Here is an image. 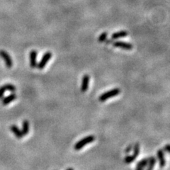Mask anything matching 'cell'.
<instances>
[{"label": "cell", "mask_w": 170, "mask_h": 170, "mask_svg": "<svg viewBox=\"0 0 170 170\" xmlns=\"http://www.w3.org/2000/svg\"><path fill=\"white\" fill-rule=\"evenodd\" d=\"M95 137L94 136H88L86 138H84L83 139L80 140L79 141H78L77 143L75 145V150H79L85 147V145H87V144L91 143V142L94 141Z\"/></svg>", "instance_id": "cell-1"}, {"label": "cell", "mask_w": 170, "mask_h": 170, "mask_svg": "<svg viewBox=\"0 0 170 170\" xmlns=\"http://www.w3.org/2000/svg\"><path fill=\"white\" fill-rule=\"evenodd\" d=\"M120 93H121V89H118V88H116V89H111L110 91H106V92L100 95L99 99V101L103 102V101H105L106 100H107V99L116 97V96L118 95Z\"/></svg>", "instance_id": "cell-2"}, {"label": "cell", "mask_w": 170, "mask_h": 170, "mask_svg": "<svg viewBox=\"0 0 170 170\" xmlns=\"http://www.w3.org/2000/svg\"><path fill=\"white\" fill-rule=\"evenodd\" d=\"M52 56V54L51 52H46V53L43 55V56L42 57L41 60H40V62H38V64H37V67L39 70H43V68L46 67V65L48 63V61L51 59Z\"/></svg>", "instance_id": "cell-3"}, {"label": "cell", "mask_w": 170, "mask_h": 170, "mask_svg": "<svg viewBox=\"0 0 170 170\" xmlns=\"http://www.w3.org/2000/svg\"><path fill=\"white\" fill-rule=\"evenodd\" d=\"M0 56L1 57V58L4 60V61L5 62L6 66L8 68H11L13 66V60L11 59V56L8 54L7 52H6L5 50H0Z\"/></svg>", "instance_id": "cell-4"}, {"label": "cell", "mask_w": 170, "mask_h": 170, "mask_svg": "<svg viewBox=\"0 0 170 170\" xmlns=\"http://www.w3.org/2000/svg\"><path fill=\"white\" fill-rule=\"evenodd\" d=\"M113 46L116 47V48H121L123 50H131L133 48V46L132 44L128 43L126 42H123V41H116L112 43Z\"/></svg>", "instance_id": "cell-5"}, {"label": "cell", "mask_w": 170, "mask_h": 170, "mask_svg": "<svg viewBox=\"0 0 170 170\" xmlns=\"http://www.w3.org/2000/svg\"><path fill=\"white\" fill-rule=\"evenodd\" d=\"M16 90V87L14 85L11 84H7V85H3L2 87H0V99H1L4 97V94L7 91L13 92Z\"/></svg>", "instance_id": "cell-6"}, {"label": "cell", "mask_w": 170, "mask_h": 170, "mask_svg": "<svg viewBox=\"0 0 170 170\" xmlns=\"http://www.w3.org/2000/svg\"><path fill=\"white\" fill-rule=\"evenodd\" d=\"M89 76L88 75H85L82 78V82L81 86V91L82 92H86L87 91L88 87H89Z\"/></svg>", "instance_id": "cell-7"}, {"label": "cell", "mask_w": 170, "mask_h": 170, "mask_svg": "<svg viewBox=\"0 0 170 170\" xmlns=\"http://www.w3.org/2000/svg\"><path fill=\"white\" fill-rule=\"evenodd\" d=\"M157 157L159 160L160 163V167H165L166 165V160H165V153H164L163 150H158L157 152Z\"/></svg>", "instance_id": "cell-8"}, {"label": "cell", "mask_w": 170, "mask_h": 170, "mask_svg": "<svg viewBox=\"0 0 170 170\" xmlns=\"http://www.w3.org/2000/svg\"><path fill=\"white\" fill-rule=\"evenodd\" d=\"M30 66L32 68L37 67V52L31 50L30 52Z\"/></svg>", "instance_id": "cell-9"}, {"label": "cell", "mask_w": 170, "mask_h": 170, "mask_svg": "<svg viewBox=\"0 0 170 170\" xmlns=\"http://www.w3.org/2000/svg\"><path fill=\"white\" fill-rule=\"evenodd\" d=\"M10 130L14 134L16 138H18V139H21V138H22L23 137H24L22 133V131H21L20 129H19L16 126H15V125H12V126L10 127Z\"/></svg>", "instance_id": "cell-10"}, {"label": "cell", "mask_w": 170, "mask_h": 170, "mask_svg": "<svg viewBox=\"0 0 170 170\" xmlns=\"http://www.w3.org/2000/svg\"><path fill=\"white\" fill-rule=\"evenodd\" d=\"M128 33L126 31H121L118 32L114 33L111 36V39L112 40H116V39L120 38H124V37H126L128 36Z\"/></svg>", "instance_id": "cell-11"}, {"label": "cell", "mask_w": 170, "mask_h": 170, "mask_svg": "<svg viewBox=\"0 0 170 170\" xmlns=\"http://www.w3.org/2000/svg\"><path fill=\"white\" fill-rule=\"evenodd\" d=\"M16 99V95L14 93H11V94H9L8 97H5V98L3 99L2 104L4 105V106H6V105H8L9 103L12 102L13 101H14Z\"/></svg>", "instance_id": "cell-12"}, {"label": "cell", "mask_w": 170, "mask_h": 170, "mask_svg": "<svg viewBox=\"0 0 170 170\" xmlns=\"http://www.w3.org/2000/svg\"><path fill=\"white\" fill-rule=\"evenodd\" d=\"M148 158H144L143 160H140L139 163L137 165L136 170H144L145 167L148 165Z\"/></svg>", "instance_id": "cell-13"}, {"label": "cell", "mask_w": 170, "mask_h": 170, "mask_svg": "<svg viewBox=\"0 0 170 170\" xmlns=\"http://www.w3.org/2000/svg\"><path fill=\"white\" fill-rule=\"evenodd\" d=\"M29 129H30V125H29L28 121L26 120L23 121L22 124V130H21L23 136H26V135L28 133Z\"/></svg>", "instance_id": "cell-14"}, {"label": "cell", "mask_w": 170, "mask_h": 170, "mask_svg": "<svg viewBox=\"0 0 170 170\" xmlns=\"http://www.w3.org/2000/svg\"><path fill=\"white\" fill-rule=\"evenodd\" d=\"M156 164V159L155 157H150L148 158V166L147 170H153Z\"/></svg>", "instance_id": "cell-15"}, {"label": "cell", "mask_w": 170, "mask_h": 170, "mask_svg": "<svg viewBox=\"0 0 170 170\" xmlns=\"http://www.w3.org/2000/svg\"><path fill=\"white\" fill-rule=\"evenodd\" d=\"M139 152H140V144L139 143L135 144L133 147V155L136 158L138 157V156L139 155Z\"/></svg>", "instance_id": "cell-16"}, {"label": "cell", "mask_w": 170, "mask_h": 170, "mask_svg": "<svg viewBox=\"0 0 170 170\" xmlns=\"http://www.w3.org/2000/svg\"><path fill=\"white\" fill-rule=\"evenodd\" d=\"M136 159V158L133 155H128V156H126V157L124 158V162L126 164H129V163H133V162Z\"/></svg>", "instance_id": "cell-17"}, {"label": "cell", "mask_w": 170, "mask_h": 170, "mask_svg": "<svg viewBox=\"0 0 170 170\" xmlns=\"http://www.w3.org/2000/svg\"><path fill=\"white\" fill-rule=\"evenodd\" d=\"M107 36H108V34H107L106 32H103L101 34L100 36L99 37V43H102V42H105L106 41V38H107Z\"/></svg>", "instance_id": "cell-18"}, {"label": "cell", "mask_w": 170, "mask_h": 170, "mask_svg": "<svg viewBox=\"0 0 170 170\" xmlns=\"http://www.w3.org/2000/svg\"><path fill=\"white\" fill-rule=\"evenodd\" d=\"M164 150L166 152H167L168 153L170 154V145H166L165 147H164Z\"/></svg>", "instance_id": "cell-19"}, {"label": "cell", "mask_w": 170, "mask_h": 170, "mask_svg": "<svg viewBox=\"0 0 170 170\" xmlns=\"http://www.w3.org/2000/svg\"><path fill=\"white\" fill-rule=\"evenodd\" d=\"M132 148H133V145H129L128 148H127V149L126 150V153H128V152H130V151H131V150H132Z\"/></svg>", "instance_id": "cell-20"}, {"label": "cell", "mask_w": 170, "mask_h": 170, "mask_svg": "<svg viewBox=\"0 0 170 170\" xmlns=\"http://www.w3.org/2000/svg\"><path fill=\"white\" fill-rule=\"evenodd\" d=\"M66 170H74L72 168H68V169H67Z\"/></svg>", "instance_id": "cell-21"}]
</instances>
